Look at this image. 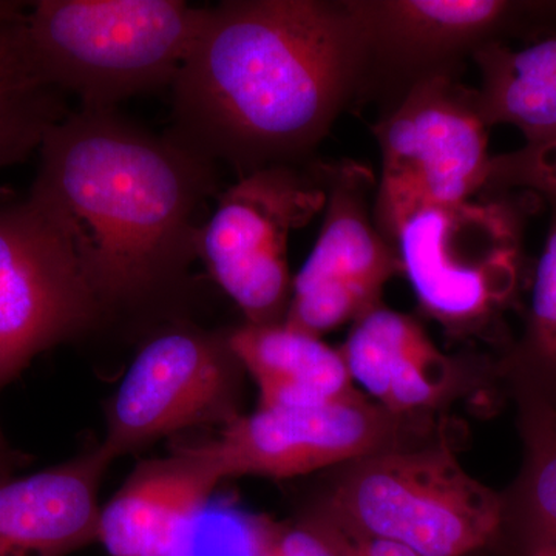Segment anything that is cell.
<instances>
[{
  "label": "cell",
  "mask_w": 556,
  "mask_h": 556,
  "mask_svg": "<svg viewBox=\"0 0 556 556\" xmlns=\"http://www.w3.org/2000/svg\"><path fill=\"white\" fill-rule=\"evenodd\" d=\"M38 152L27 200L67 243L104 316L185 283L200 258L201 211L222 192L217 164L116 110L70 112Z\"/></svg>",
  "instance_id": "cell-1"
},
{
  "label": "cell",
  "mask_w": 556,
  "mask_h": 556,
  "mask_svg": "<svg viewBox=\"0 0 556 556\" xmlns=\"http://www.w3.org/2000/svg\"><path fill=\"white\" fill-rule=\"evenodd\" d=\"M368 51L346 2L211 7L172 84L169 135L240 177L291 164L324 137Z\"/></svg>",
  "instance_id": "cell-2"
},
{
  "label": "cell",
  "mask_w": 556,
  "mask_h": 556,
  "mask_svg": "<svg viewBox=\"0 0 556 556\" xmlns=\"http://www.w3.org/2000/svg\"><path fill=\"white\" fill-rule=\"evenodd\" d=\"M204 11L181 0H38L27 39L42 75L83 110H116L177 78Z\"/></svg>",
  "instance_id": "cell-3"
},
{
  "label": "cell",
  "mask_w": 556,
  "mask_h": 556,
  "mask_svg": "<svg viewBox=\"0 0 556 556\" xmlns=\"http://www.w3.org/2000/svg\"><path fill=\"white\" fill-rule=\"evenodd\" d=\"M339 468L320 507L358 533L422 556L473 554L503 522L504 501L460 466L448 434Z\"/></svg>",
  "instance_id": "cell-4"
},
{
  "label": "cell",
  "mask_w": 556,
  "mask_h": 556,
  "mask_svg": "<svg viewBox=\"0 0 556 556\" xmlns=\"http://www.w3.org/2000/svg\"><path fill=\"white\" fill-rule=\"evenodd\" d=\"M514 203L473 197L420 208L388 239L420 309L453 339L482 338L514 302L521 278Z\"/></svg>",
  "instance_id": "cell-5"
},
{
  "label": "cell",
  "mask_w": 556,
  "mask_h": 556,
  "mask_svg": "<svg viewBox=\"0 0 556 556\" xmlns=\"http://www.w3.org/2000/svg\"><path fill=\"white\" fill-rule=\"evenodd\" d=\"M486 123L475 90L445 75L413 86L375 127L382 177L376 193L379 229L390 237L408 215L484 192L490 161Z\"/></svg>",
  "instance_id": "cell-6"
},
{
  "label": "cell",
  "mask_w": 556,
  "mask_h": 556,
  "mask_svg": "<svg viewBox=\"0 0 556 556\" xmlns=\"http://www.w3.org/2000/svg\"><path fill=\"white\" fill-rule=\"evenodd\" d=\"M324 175L273 164L219 192L200 241V258L247 324H283L292 295L288 243L324 211Z\"/></svg>",
  "instance_id": "cell-7"
},
{
  "label": "cell",
  "mask_w": 556,
  "mask_h": 556,
  "mask_svg": "<svg viewBox=\"0 0 556 556\" xmlns=\"http://www.w3.org/2000/svg\"><path fill=\"white\" fill-rule=\"evenodd\" d=\"M447 434L437 417L393 415L357 390L318 407L257 408L206 444L226 479H289Z\"/></svg>",
  "instance_id": "cell-8"
},
{
  "label": "cell",
  "mask_w": 556,
  "mask_h": 556,
  "mask_svg": "<svg viewBox=\"0 0 556 556\" xmlns=\"http://www.w3.org/2000/svg\"><path fill=\"white\" fill-rule=\"evenodd\" d=\"M244 369L229 332L185 324L161 329L138 351L112 399L101 450L110 460L160 439L240 416Z\"/></svg>",
  "instance_id": "cell-9"
},
{
  "label": "cell",
  "mask_w": 556,
  "mask_h": 556,
  "mask_svg": "<svg viewBox=\"0 0 556 556\" xmlns=\"http://www.w3.org/2000/svg\"><path fill=\"white\" fill-rule=\"evenodd\" d=\"M327 203L316 244L292 278L283 324L321 336L382 306L388 281L404 276L396 247L371 217V172L353 161L321 167Z\"/></svg>",
  "instance_id": "cell-10"
},
{
  "label": "cell",
  "mask_w": 556,
  "mask_h": 556,
  "mask_svg": "<svg viewBox=\"0 0 556 556\" xmlns=\"http://www.w3.org/2000/svg\"><path fill=\"white\" fill-rule=\"evenodd\" d=\"M104 316L72 251L30 201L0 206V390Z\"/></svg>",
  "instance_id": "cell-11"
},
{
  "label": "cell",
  "mask_w": 556,
  "mask_h": 556,
  "mask_svg": "<svg viewBox=\"0 0 556 556\" xmlns=\"http://www.w3.org/2000/svg\"><path fill=\"white\" fill-rule=\"evenodd\" d=\"M223 481L206 442L142 460L102 506L100 543L110 556H190L200 518Z\"/></svg>",
  "instance_id": "cell-12"
},
{
  "label": "cell",
  "mask_w": 556,
  "mask_h": 556,
  "mask_svg": "<svg viewBox=\"0 0 556 556\" xmlns=\"http://www.w3.org/2000/svg\"><path fill=\"white\" fill-rule=\"evenodd\" d=\"M351 379L397 416L437 417L470 393L475 372L448 356L407 314L372 309L353 324L340 346Z\"/></svg>",
  "instance_id": "cell-13"
},
{
  "label": "cell",
  "mask_w": 556,
  "mask_h": 556,
  "mask_svg": "<svg viewBox=\"0 0 556 556\" xmlns=\"http://www.w3.org/2000/svg\"><path fill=\"white\" fill-rule=\"evenodd\" d=\"M112 460L93 452L0 481V556H68L100 541V486Z\"/></svg>",
  "instance_id": "cell-14"
},
{
  "label": "cell",
  "mask_w": 556,
  "mask_h": 556,
  "mask_svg": "<svg viewBox=\"0 0 556 556\" xmlns=\"http://www.w3.org/2000/svg\"><path fill=\"white\" fill-rule=\"evenodd\" d=\"M346 5L369 50L404 62H433L492 42L490 36L526 9L506 0H361Z\"/></svg>",
  "instance_id": "cell-15"
},
{
  "label": "cell",
  "mask_w": 556,
  "mask_h": 556,
  "mask_svg": "<svg viewBox=\"0 0 556 556\" xmlns=\"http://www.w3.org/2000/svg\"><path fill=\"white\" fill-rule=\"evenodd\" d=\"M229 345L257 386L258 408L318 407L358 390L340 348L287 324H244Z\"/></svg>",
  "instance_id": "cell-16"
},
{
  "label": "cell",
  "mask_w": 556,
  "mask_h": 556,
  "mask_svg": "<svg viewBox=\"0 0 556 556\" xmlns=\"http://www.w3.org/2000/svg\"><path fill=\"white\" fill-rule=\"evenodd\" d=\"M30 3L0 0V169L39 150L68 115L65 94L47 80L27 39Z\"/></svg>",
  "instance_id": "cell-17"
},
{
  "label": "cell",
  "mask_w": 556,
  "mask_h": 556,
  "mask_svg": "<svg viewBox=\"0 0 556 556\" xmlns=\"http://www.w3.org/2000/svg\"><path fill=\"white\" fill-rule=\"evenodd\" d=\"M479 110L486 126L510 124L527 142L556 137V33L522 50L478 47Z\"/></svg>",
  "instance_id": "cell-18"
},
{
  "label": "cell",
  "mask_w": 556,
  "mask_h": 556,
  "mask_svg": "<svg viewBox=\"0 0 556 556\" xmlns=\"http://www.w3.org/2000/svg\"><path fill=\"white\" fill-rule=\"evenodd\" d=\"M504 368L517 379L519 393L532 394L556 409V201L536 265L525 338Z\"/></svg>",
  "instance_id": "cell-19"
},
{
  "label": "cell",
  "mask_w": 556,
  "mask_h": 556,
  "mask_svg": "<svg viewBox=\"0 0 556 556\" xmlns=\"http://www.w3.org/2000/svg\"><path fill=\"white\" fill-rule=\"evenodd\" d=\"M526 464L519 503L530 530L556 540V409L532 394L519 393Z\"/></svg>",
  "instance_id": "cell-20"
},
{
  "label": "cell",
  "mask_w": 556,
  "mask_h": 556,
  "mask_svg": "<svg viewBox=\"0 0 556 556\" xmlns=\"http://www.w3.org/2000/svg\"><path fill=\"white\" fill-rule=\"evenodd\" d=\"M525 189L556 201V137L526 142L525 148L490 161L486 188Z\"/></svg>",
  "instance_id": "cell-21"
},
{
  "label": "cell",
  "mask_w": 556,
  "mask_h": 556,
  "mask_svg": "<svg viewBox=\"0 0 556 556\" xmlns=\"http://www.w3.org/2000/svg\"><path fill=\"white\" fill-rule=\"evenodd\" d=\"M248 548L249 556H336L306 518L298 522L255 519L248 527Z\"/></svg>",
  "instance_id": "cell-22"
},
{
  "label": "cell",
  "mask_w": 556,
  "mask_h": 556,
  "mask_svg": "<svg viewBox=\"0 0 556 556\" xmlns=\"http://www.w3.org/2000/svg\"><path fill=\"white\" fill-rule=\"evenodd\" d=\"M311 525L316 527L320 535L327 540L336 556H362L354 547L353 541L348 536L345 527L340 525L338 519L329 515L327 510L317 507L305 517Z\"/></svg>",
  "instance_id": "cell-23"
},
{
  "label": "cell",
  "mask_w": 556,
  "mask_h": 556,
  "mask_svg": "<svg viewBox=\"0 0 556 556\" xmlns=\"http://www.w3.org/2000/svg\"><path fill=\"white\" fill-rule=\"evenodd\" d=\"M332 517H334V515H332ZM338 521L340 525L345 527L348 536L351 538L354 547L357 548L358 554L362 556H422L413 551V548L404 546V544L394 543V541L382 540V538L364 535V533H358L356 530L351 529L350 526H346L345 522L340 521V519H338Z\"/></svg>",
  "instance_id": "cell-24"
},
{
  "label": "cell",
  "mask_w": 556,
  "mask_h": 556,
  "mask_svg": "<svg viewBox=\"0 0 556 556\" xmlns=\"http://www.w3.org/2000/svg\"><path fill=\"white\" fill-rule=\"evenodd\" d=\"M529 556H556V540L532 530Z\"/></svg>",
  "instance_id": "cell-25"
},
{
  "label": "cell",
  "mask_w": 556,
  "mask_h": 556,
  "mask_svg": "<svg viewBox=\"0 0 556 556\" xmlns=\"http://www.w3.org/2000/svg\"><path fill=\"white\" fill-rule=\"evenodd\" d=\"M10 466L9 450H7L5 441H3L2 434H0V481H3L7 470Z\"/></svg>",
  "instance_id": "cell-26"
}]
</instances>
